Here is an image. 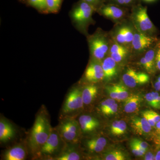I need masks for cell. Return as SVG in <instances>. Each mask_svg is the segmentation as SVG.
<instances>
[{
  "instance_id": "28",
  "label": "cell",
  "mask_w": 160,
  "mask_h": 160,
  "mask_svg": "<svg viewBox=\"0 0 160 160\" xmlns=\"http://www.w3.org/2000/svg\"><path fill=\"white\" fill-rule=\"evenodd\" d=\"M106 160H125L126 157L122 152L118 150H112L106 154L105 157Z\"/></svg>"
},
{
  "instance_id": "14",
  "label": "cell",
  "mask_w": 160,
  "mask_h": 160,
  "mask_svg": "<svg viewBox=\"0 0 160 160\" xmlns=\"http://www.w3.org/2000/svg\"><path fill=\"white\" fill-rule=\"evenodd\" d=\"M108 55L119 65L132 56L131 50L112 41Z\"/></svg>"
},
{
  "instance_id": "21",
  "label": "cell",
  "mask_w": 160,
  "mask_h": 160,
  "mask_svg": "<svg viewBox=\"0 0 160 160\" xmlns=\"http://www.w3.org/2000/svg\"><path fill=\"white\" fill-rule=\"evenodd\" d=\"M107 144V141L104 138H93L88 140L86 146L89 151L92 152H100L102 151Z\"/></svg>"
},
{
  "instance_id": "40",
  "label": "cell",
  "mask_w": 160,
  "mask_h": 160,
  "mask_svg": "<svg viewBox=\"0 0 160 160\" xmlns=\"http://www.w3.org/2000/svg\"><path fill=\"white\" fill-rule=\"evenodd\" d=\"M119 123L120 121H115L112 123L111 127H110V132H111L112 134L115 135L118 127L119 125Z\"/></svg>"
},
{
  "instance_id": "36",
  "label": "cell",
  "mask_w": 160,
  "mask_h": 160,
  "mask_svg": "<svg viewBox=\"0 0 160 160\" xmlns=\"http://www.w3.org/2000/svg\"><path fill=\"white\" fill-rule=\"evenodd\" d=\"M118 105L116 103L109 107L107 110L103 112L105 115L109 116L115 114L118 111Z\"/></svg>"
},
{
  "instance_id": "6",
  "label": "cell",
  "mask_w": 160,
  "mask_h": 160,
  "mask_svg": "<svg viewBox=\"0 0 160 160\" xmlns=\"http://www.w3.org/2000/svg\"><path fill=\"white\" fill-rule=\"evenodd\" d=\"M79 126L73 118L67 117L62 120L56 130L66 143L73 144L78 140Z\"/></svg>"
},
{
  "instance_id": "1",
  "label": "cell",
  "mask_w": 160,
  "mask_h": 160,
  "mask_svg": "<svg viewBox=\"0 0 160 160\" xmlns=\"http://www.w3.org/2000/svg\"><path fill=\"white\" fill-rule=\"evenodd\" d=\"M95 12L94 8L83 0H79L73 4L69 11V16L72 25L86 37L89 34V26L95 24V21L92 18Z\"/></svg>"
},
{
  "instance_id": "11",
  "label": "cell",
  "mask_w": 160,
  "mask_h": 160,
  "mask_svg": "<svg viewBox=\"0 0 160 160\" xmlns=\"http://www.w3.org/2000/svg\"><path fill=\"white\" fill-rule=\"evenodd\" d=\"M104 73L102 62L90 58L85 70L84 79L88 82L94 84L104 80Z\"/></svg>"
},
{
  "instance_id": "4",
  "label": "cell",
  "mask_w": 160,
  "mask_h": 160,
  "mask_svg": "<svg viewBox=\"0 0 160 160\" xmlns=\"http://www.w3.org/2000/svg\"><path fill=\"white\" fill-rule=\"evenodd\" d=\"M129 18L139 32L157 37L158 30L149 18L147 13V6H143L140 3L132 7Z\"/></svg>"
},
{
  "instance_id": "8",
  "label": "cell",
  "mask_w": 160,
  "mask_h": 160,
  "mask_svg": "<svg viewBox=\"0 0 160 160\" xmlns=\"http://www.w3.org/2000/svg\"><path fill=\"white\" fill-rule=\"evenodd\" d=\"M65 143L66 142L63 141L57 130L52 129L51 134L36 155L39 157H51L61 151L63 148H65Z\"/></svg>"
},
{
  "instance_id": "47",
  "label": "cell",
  "mask_w": 160,
  "mask_h": 160,
  "mask_svg": "<svg viewBox=\"0 0 160 160\" xmlns=\"http://www.w3.org/2000/svg\"><path fill=\"white\" fill-rule=\"evenodd\" d=\"M98 1L103 3H105V0H98Z\"/></svg>"
},
{
  "instance_id": "13",
  "label": "cell",
  "mask_w": 160,
  "mask_h": 160,
  "mask_svg": "<svg viewBox=\"0 0 160 160\" xmlns=\"http://www.w3.org/2000/svg\"><path fill=\"white\" fill-rule=\"evenodd\" d=\"M157 43L141 54L142 57L139 61L140 65L150 74H153L157 70L156 54Z\"/></svg>"
},
{
  "instance_id": "2",
  "label": "cell",
  "mask_w": 160,
  "mask_h": 160,
  "mask_svg": "<svg viewBox=\"0 0 160 160\" xmlns=\"http://www.w3.org/2000/svg\"><path fill=\"white\" fill-rule=\"evenodd\" d=\"M90 58L102 62L108 56L112 39L109 32L98 28L92 34L87 37Z\"/></svg>"
},
{
  "instance_id": "35",
  "label": "cell",
  "mask_w": 160,
  "mask_h": 160,
  "mask_svg": "<svg viewBox=\"0 0 160 160\" xmlns=\"http://www.w3.org/2000/svg\"><path fill=\"white\" fill-rule=\"evenodd\" d=\"M156 66L157 70L160 71V39L157 45L156 54Z\"/></svg>"
},
{
  "instance_id": "44",
  "label": "cell",
  "mask_w": 160,
  "mask_h": 160,
  "mask_svg": "<svg viewBox=\"0 0 160 160\" xmlns=\"http://www.w3.org/2000/svg\"><path fill=\"white\" fill-rule=\"evenodd\" d=\"M155 160H160V148L156 153Z\"/></svg>"
},
{
  "instance_id": "38",
  "label": "cell",
  "mask_w": 160,
  "mask_h": 160,
  "mask_svg": "<svg viewBox=\"0 0 160 160\" xmlns=\"http://www.w3.org/2000/svg\"><path fill=\"white\" fill-rule=\"evenodd\" d=\"M142 116L143 117L145 118L147 121H148V122L149 123V124L151 125L152 127H155L156 124V123L154 121V120L150 116V115L148 113V112H147V111H145L143 112Z\"/></svg>"
},
{
  "instance_id": "30",
  "label": "cell",
  "mask_w": 160,
  "mask_h": 160,
  "mask_svg": "<svg viewBox=\"0 0 160 160\" xmlns=\"http://www.w3.org/2000/svg\"><path fill=\"white\" fill-rule=\"evenodd\" d=\"M130 146L132 153L136 156H142L147 152V150L141 148L140 146L133 143L130 142Z\"/></svg>"
},
{
  "instance_id": "10",
  "label": "cell",
  "mask_w": 160,
  "mask_h": 160,
  "mask_svg": "<svg viewBox=\"0 0 160 160\" xmlns=\"http://www.w3.org/2000/svg\"><path fill=\"white\" fill-rule=\"evenodd\" d=\"M83 105L82 90L75 87L69 92L66 96L62 107L63 113L69 114L82 108Z\"/></svg>"
},
{
  "instance_id": "17",
  "label": "cell",
  "mask_w": 160,
  "mask_h": 160,
  "mask_svg": "<svg viewBox=\"0 0 160 160\" xmlns=\"http://www.w3.org/2000/svg\"><path fill=\"white\" fill-rule=\"evenodd\" d=\"M78 121L81 129L85 133L94 131L99 126L98 119L89 115H82L79 118Z\"/></svg>"
},
{
  "instance_id": "37",
  "label": "cell",
  "mask_w": 160,
  "mask_h": 160,
  "mask_svg": "<svg viewBox=\"0 0 160 160\" xmlns=\"http://www.w3.org/2000/svg\"><path fill=\"white\" fill-rule=\"evenodd\" d=\"M131 143H133L137 146H140L141 148H142L143 149H146L147 150L149 147V145L148 143L145 142H143L141 140L138 139L134 138L132 140Z\"/></svg>"
},
{
  "instance_id": "33",
  "label": "cell",
  "mask_w": 160,
  "mask_h": 160,
  "mask_svg": "<svg viewBox=\"0 0 160 160\" xmlns=\"http://www.w3.org/2000/svg\"><path fill=\"white\" fill-rule=\"evenodd\" d=\"M83 1L88 3L92 7H93L96 12L98 9H99L100 7L104 4V3L101 2L98 0H83Z\"/></svg>"
},
{
  "instance_id": "19",
  "label": "cell",
  "mask_w": 160,
  "mask_h": 160,
  "mask_svg": "<svg viewBox=\"0 0 160 160\" xmlns=\"http://www.w3.org/2000/svg\"><path fill=\"white\" fill-rule=\"evenodd\" d=\"M26 156V149L22 146L18 145L8 149L4 155L6 160H23Z\"/></svg>"
},
{
  "instance_id": "34",
  "label": "cell",
  "mask_w": 160,
  "mask_h": 160,
  "mask_svg": "<svg viewBox=\"0 0 160 160\" xmlns=\"http://www.w3.org/2000/svg\"><path fill=\"white\" fill-rule=\"evenodd\" d=\"M127 128V125L126 122L124 121H120L119 125L118 127L117 130L116 136L122 135L125 133Z\"/></svg>"
},
{
  "instance_id": "27",
  "label": "cell",
  "mask_w": 160,
  "mask_h": 160,
  "mask_svg": "<svg viewBox=\"0 0 160 160\" xmlns=\"http://www.w3.org/2000/svg\"><path fill=\"white\" fill-rule=\"evenodd\" d=\"M63 0H46L48 13H57L59 12Z\"/></svg>"
},
{
  "instance_id": "22",
  "label": "cell",
  "mask_w": 160,
  "mask_h": 160,
  "mask_svg": "<svg viewBox=\"0 0 160 160\" xmlns=\"http://www.w3.org/2000/svg\"><path fill=\"white\" fill-rule=\"evenodd\" d=\"M141 102V98L138 95H132L125 100L124 110L126 113H133L138 110Z\"/></svg>"
},
{
  "instance_id": "31",
  "label": "cell",
  "mask_w": 160,
  "mask_h": 160,
  "mask_svg": "<svg viewBox=\"0 0 160 160\" xmlns=\"http://www.w3.org/2000/svg\"><path fill=\"white\" fill-rule=\"evenodd\" d=\"M106 90L109 93L110 98L114 100H117L118 89L117 84H112L106 87Z\"/></svg>"
},
{
  "instance_id": "20",
  "label": "cell",
  "mask_w": 160,
  "mask_h": 160,
  "mask_svg": "<svg viewBox=\"0 0 160 160\" xmlns=\"http://www.w3.org/2000/svg\"><path fill=\"white\" fill-rule=\"evenodd\" d=\"M98 93V88L94 84H89L85 86L82 90L84 105H90L96 98Z\"/></svg>"
},
{
  "instance_id": "23",
  "label": "cell",
  "mask_w": 160,
  "mask_h": 160,
  "mask_svg": "<svg viewBox=\"0 0 160 160\" xmlns=\"http://www.w3.org/2000/svg\"><path fill=\"white\" fill-rule=\"evenodd\" d=\"M57 160H79L81 159L80 155L78 152L72 148L65 149L59 155L55 158Z\"/></svg>"
},
{
  "instance_id": "29",
  "label": "cell",
  "mask_w": 160,
  "mask_h": 160,
  "mask_svg": "<svg viewBox=\"0 0 160 160\" xmlns=\"http://www.w3.org/2000/svg\"><path fill=\"white\" fill-rule=\"evenodd\" d=\"M117 85L118 89V101L126 100L129 97V93L126 87L122 84H118Z\"/></svg>"
},
{
  "instance_id": "42",
  "label": "cell",
  "mask_w": 160,
  "mask_h": 160,
  "mask_svg": "<svg viewBox=\"0 0 160 160\" xmlns=\"http://www.w3.org/2000/svg\"><path fill=\"white\" fill-rule=\"evenodd\" d=\"M145 160H155V155L153 154L152 152H147L145 154Z\"/></svg>"
},
{
  "instance_id": "15",
  "label": "cell",
  "mask_w": 160,
  "mask_h": 160,
  "mask_svg": "<svg viewBox=\"0 0 160 160\" xmlns=\"http://www.w3.org/2000/svg\"><path fill=\"white\" fill-rule=\"evenodd\" d=\"M104 73V80L109 81L114 78L118 74V64L108 55L102 62Z\"/></svg>"
},
{
  "instance_id": "12",
  "label": "cell",
  "mask_w": 160,
  "mask_h": 160,
  "mask_svg": "<svg viewBox=\"0 0 160 160\" xmlns=\"http://www.w3.org/2000/svg\"><path fill=\"white\" fill-rule=\"evenodd\" d=\"M125 85L130 88H134L138 85H144L148 82L149 77L147 73L136 71L129 68L122 76Z\"/></svg>"
},
{
  "instance_id": "25",
  "label": "cell",
  "mask_w": 160,
  "mask_h": 160,
  "mask_svg": "<svg viewBox=\"0 0 160 160\" xmlns=\"http://www.w3.org/2000/svg\"><path fill=\"white\" fill-rule=\"evenodd\" d=\"M148 104L152 108L160 109V95L157 92H149L145 96Z\"/></svg>"
},
{
  "instance_id": "7",
  "label": "cell",
  "mask_w": 160,
  "mask_h": 160,
  "mask_svg": "<svg viewBox=\"0 0 160 160\" xmlns=\"http://www.w3.org/2000/svg\"><path fill=\"white\" fill-rule=\"evenodd\" d=\"M130 10L126 7L104 3L96 12L115 24L129 18Z\"/></svg>"
},
{
  "instance_id": "41",
  "label": "cell",
  "mask_w": 160,
  "mask_h": 160,
  "mask_svg": "<svg viewBox=\"0 0 160 160\" xmlns=\"http://www.w3.org/2000/svg\"><path fill=\"white\" fill-rule=\"evenodd\" d=\"M154 143L156 145L160 147V132L156 131L154 135L153 138Z\"/></svg>"
},
{
  "instance_id": "9",
  "label": "cell",
  "mask_w": 160,
  "mask_h": 160,
  "mask_svg": "<svg viewBox=\"0 0 160 160\" xmlns=\"http://www.w3.org/2000/svg\"><path fill=\"white\" fill-rule=\"evenodd\" d=\"M157 37L151 36L139 32L136 29L132 43V55H140L159 41Z\"/></svg>"
},
{
  "instance_id": "45",
  "label": "cell",
  "mask_w": 160,
  "mask_h": 160,
  "mask_svg": "<svg viewBox=\"0 0 160 160\" xmlns=\"http://www.w3.org/2000/svg\"><path fill=\"white\" fill-rule=\"evenodd\" d=\"M156 131L159 132H160V121L158 122L156 124Z\"/></svg>"
},
{
  "instance_id": "43",
  "label": "cell",
  "mask_w": 160,
  "mask_h": 160,
  "mask_svg": "<svg viewBox=\"0 0 160 160\" xmlns=\"http://www.w3.org/2000/svg\"><path fill=\"white\" fill-rule=\"evenodd\" d=\"M154 89L157 91H160V76L158 77L156 82L154 83Z\"/></svg>"
},
{
  "instance_id": "3",
  "label": "cell",
  "mask_w": 160,
  "mask_h": 160,
  "mask_svg": "<svg viewBox=\"0 0 160 160\" xmlns=\"http://www.w3.org/2000/svg\"><path fill=\"white\" fill-rule=\"evenodd\" d=\"M52 129L49 120L44 113L38 115L32 129L29 139L30 150L36 154L39 151L51 134Z\"/></svg>"
},
{
  "instance_id": "26",
  "label": "cell",
  "mask_w": 160,
  "mask_h": 160,
  "mask_svg": "<svg viewBox=\"0 0 160 160\" xmlns=\"http://www.w3.org/2000/svg\"><path fill=\"white\" fill-rule=\"evenodd\" d=\"M141 0H105V3L114 4L131 9L138 4L141 3Z\"/></svg>"
},
{
  "instance_id": "24",
  "label": "cell",
  "mask_w": 160,
  "mask_h": 160,
  "mask_svg": "<svg viewBox=\"0 0 160 160\" xmlns=\"http://www.w3.org/2000/svg\"><path fill=\"white\" fill-rule=\"evenodd\" d=\"M26 3L40 13L48 14L46 0H26Z\"/></svg>"
},
{
  "instance_id": "32",
  "label": "cell",
  "mask_w": 160,
  "mask_h": 160,
  "mask_svg": "<svg viewBox=\"0 0 160 160\" xmlns=\"http://www.w3.org/2000/svg\"><path fill=\"white\" fill-rule=\"evenodd\" d=\"M115 100L112 98H109L105 100L101 103L100 106V109L101 112L103 113L107 110L109 107L115 103Z\"/></svg>"
},
{
  "instance_id": "46",
  "label": "cell",
  "mask_w": 160,
  "mask_h": 160,
  "mask_svg": "<svg viewBox=\"0 0 160 160\" xmlns=\"http://www.w3.org/2000/svg\"><path fill=\"white\" fill-rule=\"evenodd\" d=\"M156 0H141V1H143V2H154Z\"/></svg>"
},
{
  "instance_id": "16",
  "label": "cell",
  "mask_w": 160,
  "mask_h": 160,
  "mask_svg": "<svg viewBox=\"0 0 160 160\" xmlns=\"http://www.w3.org/2000/svg\"><path fill=\"white\" fill-rule=\"evenodd\" d=\"M15 129L11 123L6 119L1 118L0 120V141L6 143L14 137Z\"/></svg>"
},
{
  "instance_id": "39",
  "label": "cell",
  "mask_w": 160,
  "mask_h": 160,
  "mask_svg": "<svg viewBox=\"0 0 160 160\" xmlns=\"http://www.w3.org/2000/svg\"><path fill=\"white\" fill-rule=\"evenodd\" d=\"M147 112L150 115V116L154 120L156 123L160 121V115L152 110H147Z\"/></svg>"
},
{
  "instance_id": "48",
  "label": "cell",
  "mask_w": 160,
  "mask_h": 160,
  "mask_svg": "<svg viewBox=\"0 0 160 160\" xmlns=\"http://www.w3.org/2000/svg\"><path fill=\"white\" fill-rule=\"evenodd\" d=\"M20 1H21V2H23L26 3V0H20Z\"/></svg>"
},
{
  "instance_id": "18",
  "label": "cell",
  "mask_w": 160,
  "mask_h": 160,
  "mask_svg": "<svg viewBox=\"0 0 160 160\" xmlns=\"http://www.w3.org/2000/svg\"><path fill=\"white\" fill-rule=\"evenodd\" d=\"M131 124L135 132L140 135L148 134L152 130V127L144 117L132 118Z\"/></svg>"
},
{
  "instance_id": "5",
  "label": "cell",
  "mask_w": 160,
  "mask_h": 160,
  "mask_svg": "<svg viewBox=\"0 0 160 160\" xmlns=\"http://www.w3.org/2000/svg\"><path fill=\"white\" fill-rule=\"evenodd\" d=\"M136 29L129 17L114 24L109 34L112 41L130 49Z\"/></svg>"
}]
</instances>
